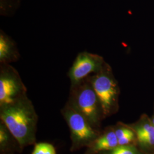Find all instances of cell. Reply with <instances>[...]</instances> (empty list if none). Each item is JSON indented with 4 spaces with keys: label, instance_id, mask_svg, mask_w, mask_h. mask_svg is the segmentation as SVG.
Masks as SVG:
<instances>
[{
    "label": "cell",
    "instance_id": "6da1fadb",
    "mask_svg": "<svg viewBox=\"0 0 154 154\" xmlns=\"http://www.w3.org/2000/svg\"><path fill=\"white\" fill-rule=\"evenodd\" d=\"M0 119L22 150L35 143L38 116L27 95L11 104L0 107Z\"/></svg>",
    "mask_w": 154,
    "mask_h": 154
},
{
    "label": "cell",
    "instance_id": "7a4b0ae2",
    "mask_svg": "<svg viewBox=\"0 0 154 154\" xmlns=\"http://www.w3.org/2000/svg\"><path fill=\"white\" fill-rule=\"evenodd\" d=\"M67 102L79 112L94 128L98 130L104 116L89 77L77 85L70 87Z\"/></svg>",
    "mask_w": 154,
    "mask_h": 154
},
{
    "label": "cell",
    "instance_id": "3957f363",
    "mask_svg": "<svg viewBox=\"0 0 154 154\" xmlns=\"http://www.w3.org/2000/svg\"><path fill=\"white\" fill-rule=\"evenodd\" d=\"M89 79L99 99L104 118L116 114L119 109L120 89L110 65L106 62L102 69L89 76Z\"/></svg>",
    "mask_w": 154,
    "mask_h": 154
},
{
    "label": "cell",
    "instance_id": "277c9868",
    "mask_svg": "<svg viewBox=\"0 0 154 154\" xmlns=\"http://www.w3.org/2000/svg\"><path fill=\"white\" fill-rule=\"evenodd\" d=\"M70 132V151L75 152L88 148L100 135L99 130L92 126L88 121L77 110L66 102L61 109Z\"/></svg>",
    "mask_w": 154,
    "mask_h": 154
},
{
    "label": "cell",
    "instance_id": "5b68a950",
    "mask_svg": "<svg viewBox=\"0 0 154 154\" xmlns=\"http://www.w3.org/2000/svg\"><path fill=\"white\" fill-rule=\"evenodd\" d=\"M27 95V88L16 69L0 63V107L10 105Z\"/></svg>",
    "mask_w": 154,
    "mask_h": 154
},
{
    "label": "cell",
    "instance_id": "8992f818",
    "mask_svg": "<svg viewBox=\"0 0 154 154\" xmlns=\"http://www.w3.org/2000/svg\"><path fill=\"white\" fill-rule=\"evenodd\" d=\"M105 63L103 57L98 54L88 51L78 53L67 74L70 87L77 85L86 78L100 71Z\"/></svg>",
    "mask_w": 154,
    "mask_h": 154
},
{
    "label": "cell",
    "instance_id": "52a82bcc",
    "mask_svg": "<svg viewBox=\"0 0 154 154\" xmlns=\"http://www.w3.org/2000/svg\"><path fill=\"white\" fill-rule=\"evenodd\" d=\"M136 134L137 146L145 154L154 153V126L147 115H142L135 123L128 125Z\"/></svg>",
    "mask_w": 154,
    "mask_h": 154
},
{
    "label": "cell",
    "instance_id": "ba28073f",
    "mask_svg": "<svg viewBox=\"0 0 154 154\" xmlns=\"http://www.w3.org/2000/svg\"><path fill=\"white\" fill-rule=\"evenodd\" d=\"M118 146V139L113 127H108L87 148L85 154H99L112 150Z\"/></svg>",
    "mask_w": 154,
    "mask_h": 154
},
{
    "label": "cell",
    "instance_id": "9c48e42d",
    "mask_svg": "<svg viewBox=\"0 0 154 154\" xmlns=\"http://www.w3.org/2000/svg\"><path fill=\"white\" fill-rule=\"evenodd\" d=\"M21 55L16 43L2 30L0 31V63L11 64L19 60Z\"/></svg>",
    "mask_w": 154,
    "mask_h": 154
},
{
    "label": "cell",
    "instance_id": "30bf717a",
    "mask_svg": "<svg viewBox=\"0 0 154 154\" xmlns=\"http://www.w3.org/2000/svg\"><path fill=\"white\" fill-rule=\"evenodd\" d=\"M21 149L16 139L11 134L5 125L0 122V152L1 154L10 152H21Z\"/></svg>",
    "mask_w": 154,
    "mask_h": 154
},
{
    "label": "cell",
    "instance_id": "8fae6325",
    "mask_svg": "<svg viewBox=\"0 0 154 154\" xmlns=\"http://www.w3.org/2000/svg\"><path fill=\"white\" fill-rule=\"evenodd\" d=\"M119 146H137L136 134L128 125L118 122L113 126Z\"/></svg>",
    "mask_w": 154,
    "mask_h": 154
},
{
    "label": "cell",
    "instance_id": "7c38bea8",
    "mask_svg": "<svg viewBox=\"0 0 154 154\" xmlns=\"http://www.w3.org/2000/svg\"><path fill=\"white\" fill-rule=\"evenodd\" d=\"M97 154H145L137 146H118L112 150Z\"/></svg>",
    "mask_w": 154,
    "mask_h": 154
},
{
    "label": "cell",
    "instance_id": "4fadbf2b",
    "mask_svg": "<svg viewBox=\"0 0 154 154\" xmlns=\"http://www.w3.org/2000/svg\"><path fill=\"white\" fill-rule=\"evenodd\" d=\"M31 154H57L55 147L51 143L39 142L34 144Z\"/></svg>",
    "mask_w": 154,
    "mask_h": 154
},
{
    "label": "cell",
    "instance_id": "5bb4252c",
    "mask_svg": "<svg viewBox=\"0 0 154 154\" xmlns=\"http://www.w3.org/2000/svg\"><path fill=\"white\" fill-rule=\"evenodd\" d=\"M151 121H152V124H153V125H154V112H153V114H152V116L151 117Z\"/></svg>",
    "mask_w": 154,
    "mask_h": 154
},
{
    "label": "cell",
    "instance_id": "9a60e30c",
    "mask_svg": "<svg viewBox=\"0 0 154 154\" xmlns=\"http://www.w3.org/2000/svg\"><path fill=\"white\" fill-rule=\"evenodd\" d=\"M14 154V153L13 152H10V153H7V154Z\"/></svg>",
    "mask_w": 154,
    "mask_h": 154
},
{
    "label": "cell",
    "instance_id": "2e32d148",
    "mask_svg": "<svg viewBox=\"0 0 154 154\" xmlns=\"http://www.w3.org/2000/svg\"></svg>",
    "mask_w": 154,
    "mask_h": 154
},
{
    "label": "cell",
    "instance_id": "e0dca14e",
    "mask_svg": "<svg viewBox=\"0 0 154 154\" xmlns=\"http://www.w3.org/2000/svg\"></svg>",
    "mask_w": 154,
    "mask_h": 154
}]
</instances>
